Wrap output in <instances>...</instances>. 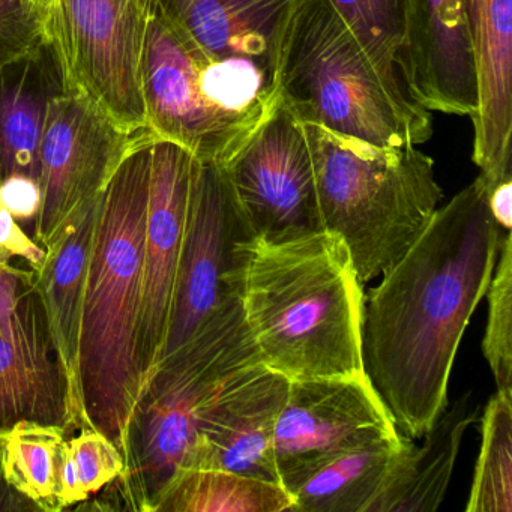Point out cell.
<instances>
[{"mask_svg": "<svg viewBox=\"0 0 512 512\" xmlns=\"http://www.w3.org/2000/svg\"><path fill=\"white\" fill-rule=\"evenodd\" d=\"M152 142V133L134 139L98 199L83 302L80 377L86 419L118 446L124 460L143 392L137 329Z\"/></svg>", "mask_w": 512, "mask_h": 512, "instance_id": "3957f363", "label": "cell"}, {"mask_svg": "<svg viewBox=\"0 0 512 512\" xmlns=\"http://www.w3.org/2000/svg\"><path fill=\"white\" fill-rule=\"evenodd\" d=\"M196 164V158L181 146L154 137L137 329L143 389L166 352Z\"/></svg>", "mask_w": 512, "mask_h": 512, "instance_id": "5bb4252c", "label": "cell"}, {"mask_svg": "<svg viewBox=\"0 0 512 512\" xmlns=\"http://www.w3.org/2000/svg\"><path fill=\"white\" fill-rule=\"evenodd\" d=\"M374 64L394 82L401 77L407 0H328Z\"/></svg>", "mask_w": 512, "mask_h": 512, "instance_id": "484cf974", "label": "cell"}, {"mask_svg": "<svg viewBox=\"0 0 512 512\" xmlns=\"http://www.w3.org/2000/svg\"><path fill=\"white\" fill-rule=\"evenodd\" d=\"M97 203L47 251L43 271L37 275L50 334L67 380L71 433L89 427L80 377V338Z\"/></svg>", "mask_w": 512, "mask_h": 512, "instance_id": "d6986e66", "label": "cell"}, {"mask_svg": "<svg viewBox=\"0 0 512 512\" xmlns=\"http://www.w3.org/2000/svg\"><path fill=\"white\" fill-rule=\"evenodd\" d=\"M298 0H170L169 13L212 58L259 73L275 89L278 53Z\"/></svg>", "mask_w": 512, "mask_h": 512, "instance_id": "ac0fdd59", "label": "cell"}, {"mask_svg": "<svg viewBox=\"0 0 512 512\" xmlns=\"http://www.w3.org/2000/svg\"><path fill=\"white\" fill-rule=\"evenodd\" d=\"M401 77L422 109L472 118L478 77L463 0H407Z\"/></svg>", "mask_w": 512, "mask_h": 512, "instance_id": "2e32d148", "label": "cell"}, {"mask_svg": "<svg viewBox=\"0 0 512 512\" xmlns=\"http://www.w3.org/2000/svg\"><path fill=\"white\" fill-rule=\"evenodd\" d=\"M221 166L251 238L284 241L323 230L304 127L278 101Z\"/></svg>", "mask_w": 512, "mask_h": 512, "instance_id": "30bf717a", "label": "cell"}, {"mask_svg": "<svg viewBox=\"0 0 512 512\" xmlns=\"http://www.w3.org/2000/svg\"><path fill=\"white\" fill-rule=\"evenodd\" d=\"M148 13L143 98L149 131L181 146L200 163H226L254 131L209 100L203 76L214 58L169 11L157 7Z\"/></svg>", "mask_w": 512, "mask_h": 512, "instance_id": "ba28073f", "label": "cell"}, {"mask_svg": "<svg viewBox=\"0 0 512 512\" xmlns=\"http://www.w3.org/2000/svg\"><path fill=\"white\" fill-rule=\"evenodd\" d=\"M32 2H34V4L37 5L38 8H41V10H43L44 13L47 14V11L50 10V7H52L53 2H55V0H32Z\"/></svg>", "mask_w": 512, "mask_h": 512, "instance_id": "e575fe53", "label": "cell"}, {"mask_svg": "<svg viewBox=\"0 0 512 512\" xmlns=\"http://www.w3.org/2000/svg\"><path fill=\"white\" fill-rule=\"evenodd\" d=\"M83 493H100L124 473L125 460L118 446L94 427H83L68 436Z\"/></svg>", "mask_w": 512, "mask_h": 512, "instance_id": "83f0119b", "label": "cell"}, {"mask_svg": "<svg viewBox=\"0 0 512 512\" xmlns=\"http://www.w3.org/2000/svg\"><path fill=\"white\" fill-rule=\"evenodd\" d=\"M478 77L473 163L494 187L512 179V0H463Z\"/></svg>", "mask_w": 512, "mask_h": 512, "instance_id": "e0dca14e", "label": "cell"}, {"mask_svg": "<svg viewBox=\"0 0 512 512\" xmlns=\"http://www.w3.org/2000/svg\"><path fill=\"white\" fill-rule=\"evenodd\" d=\"M250 238L223 166L197 161L163 359L190 340L220 308L239 298L233 275L239 245Z\"/></svg>", "mask_w": 512, "mask_h": 512, "instance_id": "7c38bea8", "label": "cell"}, {"mask_svg": "<svg viewBox=\"0 0 512 512\" xmlns=\"http://www.w3.org/2000/svg\"><path fill=\"white\" fill-rule=\"evenodd\" d=\"M292 503L278 482L230 470L185 467L173 473L149 512H290Z\"/></svg>", "mask_w": 512, "mask_h": 512, "instance_id": "603a6c76", "label": "cell"}, {"mask_svg": "<svg viewBox=\"0 0 512 512\" xmlns=\"http://www.w3.org/2000/svg\"><path fill=\"white\" fill-rule=\"evenodd\" d=\"M40 182L28 176L13 175L0 179V208L10 212L17 221L37 220L41 209Z\"/></svg>", "mask_w": 512, "mask_h": 512, "instance_id": "4dcf8cb0", "label": "cell"}, {"mask_svg": "<svg viewBox=\"0 0 512 512\" xmlns=\"http://www.w3.org/2000/svg\"><path fill=\"white\" fill-rule=\"evenodd\" d=\"M70 431L44 422H16L0 431V466L8 484L38 511H64L61 505L62 452Z\"/></svg>", "mask_w": 512, "mask_h": 512, "instance_id": "cb8c5ba5", "label": "cell"}, {"mask_svg": "<svg viewBox=\"0 0 512 512\" xmlns=\"http://www.w3.org/2000/svg\"><path fill=\"white\" fill-rule=\"evenodd\" d=\"M62 91L50 47L0 73V179L20 175L40 182V151L49 103Z\"/></svg>", "mask_w": 512, "mask_h": 512, "instance_id": "44dd1931", "label": "cell"}, {"mask_svg": "<svg viewBox=\"0 0 512 512\" xmlns=\"http://www.w3.org/2000/svg\"><path fill=\"white\" fill-rule=\"evenodd\" d=\"M481 421V451L466 511L512 512V392L497 391Z\"/></svg>", "mask_w": 512, "mask_h": 512, "instance_id": "d4e9b609", "label": "cell"}, {"mask_svg": "<svg viewBox=\"0 0 512 512\" xmlns=\"http://www.w3.org/2000/svg\"><path fill=\"white\" fill-rule=\"evenodd\" d=\"M145 2L146 8H164V10H169L170 0H143Z\"/></svg>", "mask_w": 512, "mask_h": 512, "instance_id": "836d02e7", "label": "cell"}, {"mask_svg": "<svg viewBox=\"0 0 512 512\" xmlns=\"http://www.w3.org/2000/svg\"><path fill=\"white\" fill-rule=\"evenodd\" d=\"M481 407L472 392L446 407L421 446L410 443L367 512H434L445 499L467 428L478 421Z\"/></svg>", "mask_w": 512, "mask_h": 512, "instance_id": "ffe728a7", "label": "cell"}, {"mask_svg": "<svg viewBox=\"0 0 512 512\" xmlns=\"http://www.w3.org/2000/svg\"><path fill=\"white\" fill-rule=\"evenodd\" d=\"M397 434L364 374L290 380L272 445L278 482L292 497L338 455Z\"/></svg>", "mask_w": 512, "mask_h": 512, "instance_id": "8fae6325", "label": "cell"}, {"mask_svg": "<svg viewBox=\"0 0 512 512\" xmlns=\"http://www.w3.org/2000/svg\"><path fill=\"white\" fill-rule=\"evenodd\" d=\"M485 296L488 319L482 353L496 380L497 391L512 392V235L505 232L499 259Z\"/></svg>", "mask_w": 512, "mask_h": 512, "instance_id": "4316f807", "label": "cell"}, {"mask_svg": "<svg viewBox=\"0 0 512 512\" xmlns=\"http://www.w3.org/2000/svg\"><path fill=\"white\" fill-rule=\"evenodd\" d=\"M148 19L143 0H55L46 14L62 89L134 137L151 133L143 98Z\"/></svg>", "mask_w": 512, "mask_h": 512, "instance_id": "52a82bcc", "label": "cell"}, {"mask_svg": "<svg viewBox=\"0 0 512 512\" xmlns=\"http://www.w3.org/2000/svg\"><path fill=\"white\" fill-rule=\"evenodd\" d=\"M46 13L32 0H0V73L46 46Z\"/></svg>", "mask_w": 512, "mask_h": 512, "instance_id": "f1b7e54d", "label": "cell"}, {"mask_svg": "<svg viewBox=\"0 0 512 512\" xmlns=\"http://www.w3.org/2000/svg\"><path fill=\"white\" fill-rule=\"evenodd\" d=\"M23 419L62 425L71 434L67 380L37 274L0 265V431Z\"/></svg>", "mask_w": 512, "mask_h": 512, "instance_id": "4fadbf2b", "label": "cell"}, {"mask_svg": "<svg viewBox=\"0 0 512 512\" xmlns=\"http://www.w3.org/2000/svg\"><path fill=\"white\" fill-rule=\"evenodd\" d=\"M275 97L301 124L377 146H418L433 119L365 52L328 0H298L278 53Z\"/></svg>", "mask_w": 512, "mask_h": 512, "instance_id": "277c9868", "label": "cell"}, {"mask_svg": "<svg viewBox=\"0 0 512 512\" xmlns=\"http://www.w3.org/2000/svg\"><path fill=\"white\" fill-rule=\"evenodd\" d=\"M488 208L496 223L505 232L512 229V179L488 187Z\"/></svg>", "mask_w": 512, "mask_h": 512, "instance_id": "1f68e13d", "label": "cell"}, {"mask_svg": "<svg viewBox=\"0 0 512 512\" xmlns=\"http://www.w3.org/2000/svg\"><path fill=\"white\" fill-rule=\"evenodd\" d=\"M412 442L398 433L338 455L293 491L290 512H367Z\"/></svg>", "mask_w": 512, "mask_h": 512, "instance_id": "7402d4cb", "label": "cell"}, {"mask_svg": "<svg viewBox=\"0 0 512 512\" xmlns=\"http://www.w3.org/2000/svg\"><path fill=\"white\" fill-rule=\"evenodd\" d=\"M233 284L263 365L289 380L364 374V286L340 236L245 239Z\"/></svg>", "mask_w": 512, "mask_h": 512, "instance_id": "7a4b0ae2", "label": "cell"}, {"mask_svg": "<svg viewBox=\"0 0 512 512\" xmlns=\"http://www.w3.org/2000/svg\"><path fill=\"white\" fill-rule=\"evenodd\" d=\"M47 251L29 236L22 224L0 208V265H23L40 274L46 263Z\"/></svg>", "mask_w": 512, "mask_h": 512, "instance_id": "f546056e", "label": "cell"}, {"mask_svg": "<svg viewBox=\"0 0 512 512\" xmlns=\"http://www.w3.org/2000/svg\"><path fill=\"white\" fill-rule=\"evenodd\" d=\"M481 175L436 209L362 301V370L398 433L424 437L448 404L461 338L502 248Z\"/></svg>", "mask_w": 512, "mask_h": 512, "instance_id": "6da1fadb", "label": "cell"}, {"mask_svg": "<svg viewBox=\"0 0 512 512\" xmlns=\"http://www.w3.org/2000/svg\"><path fill=\"white\" fill-rule=\"evenodd\" d=\"M289 383L262 362L224 377L200 406L196 442L179 469L230 470L278 482L272 445Z\"/></svg>", "mask_w": 512, "mask_h": 512, "instance_id": "9a60e30c", "label": "cell"}, {"mask_svg": "<svg viewBox=\"0 0 512 512\" xmlns=\"http://www.w3.org/2000/svg\"><path fill=\"white\" fill-rule=\"evenodd\" d=\"M254 362L262 361L236 298L167 355L146 383L128 428L124 473L101 490L103 502L149 512L196 442L203 401L224 377Z\"/></svg>", "mask_w": 512, "mask_h": 512, "instance_id": "8992f818", "label": "cell"}, {"mask_svg": "<svg viewBox=\"0 0 512 512\" xmlns=\"http://www.w3.org/2000/svg\"><path fill=\"white\" fill-rule=\"evenodd\" d=\"M38 511L37 506L25 496L14 490L5 478L0 466V512H29Z\"/></svg>", "mask_w": 512, "mask_h": 512, "instance_id": "d6a6232c", "label": "cell"}, {"mask_svg": "<svg viewBox=\"0 0 512 512\" xmlns=\"http://www.w3.org/2000/svg\"><path fill=\"white\" fill-rule=\"evenodd\" d=\"M322 229L343 239L362 286L394 265L427 226L443 191L416 146H377L302 124Z\"/></svg>", "mask_w": 512, "mask_h": 512, "instance_id": "5b68a950", "label": "cell"}, {"mask_svg": "<svg viewBox=\"0 0 512 512\" xmlns=\"http://www.w3.org/2000/svg\"><path fill=\"white\" fill-rule=\"evenodd\" d=\"M136 137L79 95L62 89L50 100L40 151L43 200L34 223L44 250L94 208Z\"/></svg>", "mask_w": 512, "mask_h": 512, "instance_id": "9c48e42d", "label": "cell"}]
</instances>
